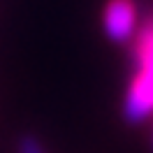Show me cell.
<instances>
[{"instance_id":"cell-1","label":"cell","mask_w":153,"mask_h":153,"mask_svg":"<svg viewBox=\"0 0 153 153\" xmlns=\"http://www.w3.org/2000/svg\"><path fill=\"white\" fill-rule=\"evenodd\" d=\"M139 74L125 95L123 116L130 123H139L153 114V26L142 35L137 49Z\"/></svg>"},{"instance_id":"cell-4","label":"cell","mask_w":153,"mask_h":153,"mask_svg":"<svg viewBox=\"0 0 153 153\" xmlns=\"http://www.w3.org/2000/svg\"><path fill=\"white\" fill-rule=\"evenodd\" d=\"M151 144H153V134H151Z\"/></svg>"},{"instance_id":"cell-2","label":"cell","mask_w":153,"mask_h":153,"mask_svg":"<svg viewBox=\"0 0 153 153\" xmlns=\"http://www.w3.org/2000/svg\"><path fill=\"white\" fill-rule=\"evenodd\" d=\"M105 33L114 42H125L134 35L137 7L132 0H109L105 7Z\"/></svg>"},{"instance_id":"cell-3","label":"cell","mask_w":153,"mask_h":153,"mask_svg":"<svg viewBox=\"0 0 153 153\" xmlns=\"http://www.w3.org/2000/svg\"><path fill=\"white\" fill-rule=\"evenodd\" d=\"M19 153H44V149H42V144L35 137L26 134V137H21V142H19Z\"/></svg>"}]
</instances>
